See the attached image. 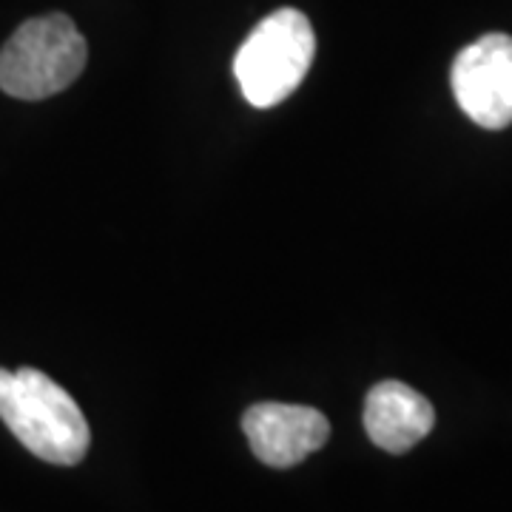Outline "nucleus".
<instances>
[{
    "label": "nucleus",
    "mask_w": 512,
    "mask_h": 512,
    "mask_svg": "<svg viewBox=\"0 0 512 512\" xmlns=\"http://www.w3.org/2000/svg\"><path fill=\"white\" fill-rule=\"evenodd\" d=\"M86 60V37L69 15L26 20L0 49V89L18 100H46L69 89Z\"/></svg>",
    "instance_id": "f03ea898"
},
{
    "label": "nucleus",
    "mask_w": 512,
    "mask_h": 512,
    "mask_svg": "<svg viewBox=\"0 0 512 512\" xmlns=\"http://www.w3.org/2000/svg\"><path fill=\"white\" fill-rule=\"evenodd\" d=\"M316 55V35L299 9H276L245 37L234 74L245 100L256 109H274L305 80Z\"/></svg>",
    "instance_id": "7ed1b4c3"
},
{
    "label": "nucleus",
    "mask_w": 512,
    "mask_h": 512,
    "mask_svg": "<svg viewBox=\"0 0 512 512\" xmlns=\"http://www.w3.org/2000/svg\"><path fill=\"white\" fill-rule=\"evenodd\" d=\"M242 430L251 441L254 456L276 470L296 467L311 453L322 450L330 439V421L325 413L305 404H254L242 416Z\"/></svg>",
    "instance_id": "39448f33"
},
{
    "label": "nucleus",
    "mask_w": 512,
    "mask_h": 512,
    "mask_svg": "<svg viewBox=\"0 0 512 512\" xmlns=\"http://www.w3.org/2000/svg\"><path fill=\"white\" fill-rule=\"evenodd\" d=\"M453 94L461 111L481 128L512 123V37L484 35L461 49L453 63Z\"/></svg>",
    "instance_id": "20e7f679"
},
{
    "label": "nucleus",
    "mask_w": 512,
    "mask_h": 512,
    "mask_svg": "<svg viewBox=\"0 0 512 512\" xmlns=\"http://www.w3.org/2000/svg\"><path fill=\"white\" fill-rule=\"evenodd\" d=\"M0 421L40 461L74 467L80 464L92 430L72 396L35 367H0Z\"/></svg>",
    "instance_id": "f257e3e1"
},
{
    "label": "nucleus",
    "mask_w": 512,
    "mask_h": 512,
    "mask_svg": "<svg viewBox=\"0 0 512 512\" xmlns=\"http://www.w3.org/2000/svg\"><path fill=\"white\" fill-rule=\"evenodd\" d=\"M436 424L433 404L404 382H379L365 402V430L376 447L393 456L413 450Z\"/></svg>",
    "instance_id": "423d86ee"
}]
</instances>
